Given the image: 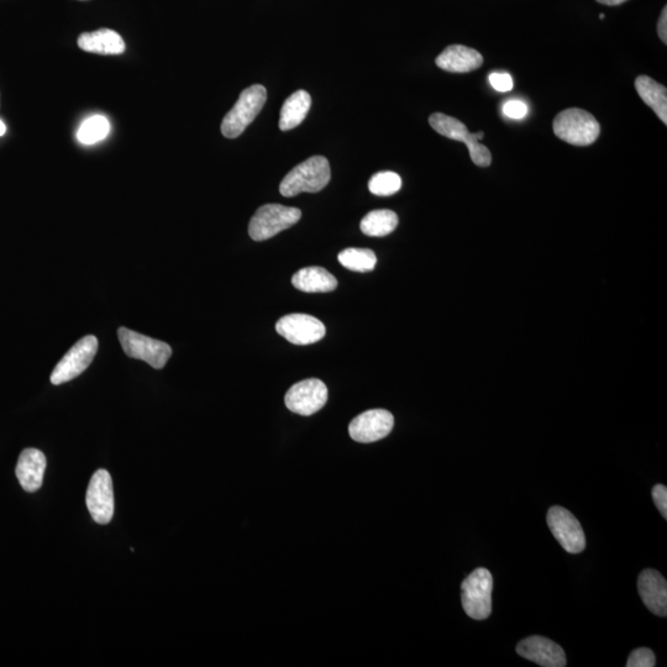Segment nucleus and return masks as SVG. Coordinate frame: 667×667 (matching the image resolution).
Here are the masks:
<instances>
[{"mask_svg": "<svg viewBox=\"0 0 667 667\" xmlns=\"http://www.w3.org/2000/svg\"><path fill=\"white\" fill-rule=\"evenodd\" d=\"M332 177L329 161L324 156H313L294 167L283 178L280 192L283 197H296L299 193H318L328 186Z\"/></svg>", "mask_w": 667, "mask_h": 667, "instance_id": "nucleus-1", "label": "nucleus"}, {"mask_svg": "<svg viewBox=\"0 0 667 667\" xmlns=\"http://www.w3.org/2000/svg\"><path fill=\"white\" fill-rule=\"evenodd\" d=\"M554 134L574 146H590L601 134V125L584 109L571 108L558 114L553 123Z\"/></svg>", "mask_w": 667, "mask_h": 667, "instance_id": "nucleus-2", "label": "nucleus"}, {"mask_svg": "<svg viewBox=\"0 0 667 667\" xmlns=\"http://www.w3.org/2000/svg\"><path fill=\"white\" fill-rule=\"evenodd\" d=\"M266 99L267 91L261 84H254L241 92L238 102L223 119L222 134L225 138H239L260 114Z\"/></svg>", "mask_w": 667, "mask_h": 667, "instance_id": "nucleus-3", "label": "nucleus"}, {"mask_svg": "<svg viewBox=\"0 0 667 667\" xmlns=\"http://www.w3.org/2000/svg\"><path fill=\"white\" fill-rule=\"evenodd\" d=\"M464 611L475 621H485L492 613L493 577L487 569H476L461 585Z\"/></svg>", "mask_w": 667, "mask_h": 667, "instance_id": "nucleus-4", "label": "nucleus"}, {"mask_svg": "<svg viewBox=\"0 0 667 667\" xmlns=\"http://www.w3.org/2000/svg\"><path fill=\"white\" fill-rule=\"evenodd\" d=\"M429 124L438 134L445 136V138L464 143L467 149H469L471 160L475 165L480 167L491 165V151L488 150V147L480 143V140L485 136V133H482V131L477 134H471L464 123L443 113L430 115Z\"/></svg>", "mask_w": 667, "mask_h": 667, "instance_id": "nucleus-5", "label": "nucleus"}, {"mask_svg": "<svg viewBox=\"0 0 667 667\" xmlns=\"http://www.w3.org/2000/svg\"><path fill=\"white\" fill-rule=\"evenodd\" d=\"M301 217V209L281 204H266L259 208L250 220V238L255 241L269 240L281 231L292 228Z\"/></svg>", "mask_w": 667, "mask_h": 667, "instance_id": "nucleus-6", "label": "nucleus"}, {"mask_svg": "<svg viewBox=\"0 0 667 667\" xmlns=\"http://www.w3.org/2000/svg\"><path fill=\"white\" fill-rule=\"evenodd\" d=\"M118 336L124 353L131 359L143 360L157 370L164 369L170 360L172 349L164 341L149 338L128 328H119Z\"/></svg>", "mask_w": 667, "mask_h": 667, "instance_id": "nucleus-7", "label": "nucleus"}, {"mask_svg": "<svg viewBox=\"0 0 667 667\" xmlns=\"http://www.w3.org/2000/svg\"><path fill=\"white\" fill-rule=\"evenodd\" d=\"M98 351V339L94 335L84 336L62 357L51 374L52 385L59 386L75 380L92 364Z\"/></svg>", "mask_w": 667, "mask_h": 667, "instance_id": "nucleus-8", "label": "nucleus"}, {"mask_svg": "<svg viewBox=\"0 0 667 667\" xmlns=\"http://www.w3.org/2000/svg\"><path fill=\"white\" fill-rule=\"evenodd\" d=\"M546 521L551 533L567 553L580 554L586 549L584 529L570 511L559 506L550 508Z\"/></svg>", "mask_w": 667, "mask_h": 667, "instance_id": "nucleus-9", "label": "nucleus"}, {"mask_svg": "<svg viewBox=\"0 0 667 667\" xmlns=\"http://www.w3.org/2000/svg\"><path fill=\"white\" fill-rule=\"evenodd\" d=\"M328 401V388L318 378L296 383L288 390L285 403L291 412L309 417L322 409Z\"/></svg>", "mask_w": 667, "mask_h": 667, "instance_id": "nucleus-10", "label": "nucleus"}, {"mask_svg": "<svg viewBox=\"0 0 667 667\" xmlns=\"http://www.w3.org/2000/svg\"><path fill=\"white\" fill-rule=\"evenodd\" d=\"M277 333L294 345H311L322 340L327 333L319 319L308 314H288L278 320Z\"/></svg>", "mask_w": 667, "mask_h": 667, "instance_id": "nucleus-11", "label": "nucleus"}, {"mask_svg": "<svg viewBox=\"0 0 667 667\" xmlns=\"http://www.w3.org/2000/svg\"><path fill=\"white\" fill-rule=\"evenodd\" d=\"M87 507L93 521L108 524L114 516V491L112 476L107 470H98L92 476L87 490Z\"/></svg>", "mask_w": 667, "mask_h": 667, "instance_id": "nucleus-12", "label": "nucleus"}, {"mask_svg": "<svg viewBox=\"0 0 667 667\" xmlns=\"http://www.w3.org/2000/svg\"><path fill=\"white\" fill-rule=\"evenodd\" d=\"M395 418L385 409H372L361 413L349 425L351 439L357 443L370 444L386 438L392 432Z\"/></svg>", "mask_w": 667, "mask_h": 667, "instance_id": "nucleus-13", "label": "nucleus"}, {"mask_svg": "<svg viewBox=\"0 0 667 667\" xmlns=\"http://www.w3.org/2000/svg\"><path fill=\"white\" fill-rule=\"evenodd\" d=\"M517 653L522 658L544 667H565L566 655L559 644L548 638L529 637L518 644Z\"/></svg>", "mask_w": 667, "mask_h": 667, "instance_id": "nucleus-14", "label": "nucleus"}, {"mask_svg": "<svg viewBox=\"0 0 667 667\" xmlns=\"http://www.w3.org/2000/svg\"><path fill=\"white\" fill-rule=\"evenodd\" d=\"M639 595L655 616H667V584L665 577L655 570H645L638 580Z\"/></svg>", "mask_w": 667, "mask_h": 667, "instance_id": "nucleus-15", "label": "nucleus"}, {"mask_svg": "<svg viewBox=\"0 0 667 667\" xmlns=\"http://www.w3.org/2000/svg\"><path fill=\"white\" fill-rule=\"evenodd\" d=\"M435 63L446 72L469 73L479 70L483 65V57L479 51L470 47L451 45L441 52Z\"/></svg>", "mask_w": 667, "mask_h": 667, "instance_id": "nucleus-16", "label": "nucleus"}, {"mask_svg": "<svg viewBox=\"0 0 667 667\" xmlns=\"http://www.w3.org/2000/svg\"><path fill=\"white\" fill-rule=\"evenodd\" d=\"M46 465L45 455L38 449H25L21 453L17 466V477L24 491L34 493L40 490L44 482Z\"/></svg>", "mask_w": 667, "mask_h": 667, "instance_id": "nucleus-17", "label": "nucleus"}, {"mask_svg": "<svg viewBox=\"0 0 667 667\" xmlns=\"http://www.w3.org/2000/svg\"><path fill=\"white\" fill-rule=\"evenodd\" d=\"M77 44L81 50L98 55H122L126 50L122 36L110 29L83 33L78 38Z\"/></svg>", "mask_w": 667, "mask_h": 667, "instance_id": "nucleus-18", "label": "nucleus"}, {"mask_svg": "<svg viewBox=\"0 0 667 667\" xmlns=\"http://www.w3.org/2000/svg\"><path fill=\"white\" fill-rule=\"evenodd\" d=\"M293 286L306 293H329L336 290L338 281L322 267H307L299 270L292 277Z\"/></svg>", "mask_w": 667, "mask_h": 667, "instance_id": "nucleus-19", "label": "nucleus"}, {"mask_svg": "<svg viewBox=\"0 0 667 667\" xmlns=\"http://www.w3.org/2000/svg\"><path fill=\"white\" fill-rule=\"evenodd\" d=\"M639 97L654 110L661 122L667 124V89L648 76H639L635 80Z\"/></svg>", "mask_w": 667, "mask_h": 667, "instance_id": "nucleus-20", "label": "nucleus"}, {"mask_svg": "<svg viewBox=\"0 0 667 667\" xmlns=\"http://www.w3.org/2000/svg\"><path fill=\"white\" fill-rule=\"evenodd\" d=\"M312 98L306 91H297L283 103L280 117V129L282 131L292 130L302 124L311 109Z\"/></svg>", "mask_w": 667, "mask_h": 667, "instance_id": "nucleus-21", "label": "nucleus"}, {"mask_svg": "<svg viewBox=\"0 0 667 667\" xmlns=\"http://www.w3.org/2000/svg\"><path fill=\"white\" fill-rule=\"evenodd\" d=\"M398 227V215L392 210H374L361 220V231L367 236L382 238L393 233Z\"/></svg>", "mask_w": 667, "mask_h": 667, "instance_id": "nucleus-22", "label": "nucleus"}, {"mask_svg": "<svg viewBox=\"0 0 667 667\" xmlns=\"http://www.w3.org/2000/svg\"><path fill=\"white\" fill-rule=\"evenodd\" d=\"M338 260L341 265L354 272H371L375 270L377 257L370 249H346L341 251Z\"/></svg>", "mask_w": 667, "mask_h": 667, "instance_id": "nucleus-23", "label": "nucleus"}, {"mask_svg": "<svg viewBox=\"0 0 667 667\" xmlns=\"http://www.w3.org/2000/svg\"><path fill=\"white\" fill-rule=\"evenodd\" d=\"M110 131L108 119L96 115L86 120L77 131V139L83 145H93L107 138Z\"/></svg>", "mask_w": 667, "mask_h": 667, "instance_id": "nucleus-24", "label": "nucleus"}, {"mask_svg": "<svg viewBox=\"0 0 667 667\" xmlns=\"http://www.w3.org/2000/svg\"><path fill=\"white\" fill-rule=\"evenodd\" d=\"M402 178L395 172L385 171L378 172L369 182V189L375 196L388 197L392 196L401 189Z\"/></svg>", "mask_w": 667, "mask_h": 667, "instance_id": "nucleus-25", "label": "nucleus"}, {"mask_svg": "<svg viewBox=\"0 0 667 667\" xmlns=\"http://www.w3.org/2000/svg\"><path fill=\"white\" fill-rule=\"evenodd\" d=\"M628 667H654L655 666V655L653 651H651L648 648H640L637 650H634L632 654H630L628 663Z\"/></svg>", "mask_w": 667, "mask_h": 667, "instance_id": "nucleus-26", "label": "nucleus"}, {"mask_svg": "<svg viewBox=\"0 0 667 667\" xmlns=\"http://www.w3.org/2000/svg\"><path fill=\"white\" fill-rule=\"evenodd\" d=\"M490 83L497 92L506 93L513 89V80L508 73H491Z\"/></svg>", "mask_w": 667, "mask_h": 667, "instance_id": "nucleus-27", "label": "nucleus"}, {"mask_svg": "<svg viewBox=\"0 0 667 667\" xmlns=\"http://www.w3.org/2000/svg\"><path fill=\"white\" fill-rule=\"evenodd\" d=\"M527 112V105L521 101H509L503 107V113L512 119H523Z\"/></svg>", "mask_w": 667, "mask_h": 667, "instance_id": "nucleus-28", "label": "nucleus"}, {"mask_svg": "<svg viewBox=\"0 0 667 667\" xmlns=\"http://www.w3.org/2000/svg\"><path fill=\"white\" fill-rule=\"evenodd\" d=\"M653 495V500L658 507L661 514H663L664 519H667V488L664 485H656L651 491Z\"/></svg>", "mask_w": 667, "mask_h": 667, "instance_id": "nucleus-29", "label": "nucleus"}, {"mask_svg": "<svg viewBox=\"0 0 667 667\" xmlns=\"http://www.w3.org/2000/svg\"><path fill=\"white\" fill-rule=\"evenodd\" d=\"M659 38L664 44H667V8L665 7L658 24Z\"/></svg>", "mask_w": 667, "mask_h": 667, "instance_id": "nucleus-30", "label": "nucleus"}, {"mask_svg": "<svg viewBox=\"0 0 667 667\" xmlns=\"http://www.w3.org/2000/svg\"><path fill=\"white\" fill-rule=\"evenodd\" d=\"M598 3L608 5V7H614V5H621L628 2V0H597Z\"/></svg>", "mask_w": 667, "mask_h": 667, "instance_id": "nucleus-31", "label": "nucleus"}, {"mask_svg": "<svg viewBox=\"0 0 667 667\" xmlns=\"http://www.w3.org/2000/svg\"><path fill=\"white\" fill-rule=\"evenodd\" d=\"M5 131H7V126L0 120V136H3L5 134Z\"/></svg>", "mask_w": 667, "mask_h": 667, "instance_id": "nucleus-32", "label": "nucleus"}, {"mask_svg": "<svg viewBox=\"0 0 667 667\" xmlns=\"http://www.w3.org/2000/svg\"><path fill=\"white\" fill-rule=\"evenodd\" d=\"M605 14H600V19H605Z\"/></svg>", "mask_w": 667, "mask_h": 667, "instance_id": "nucleus-33", "label": "nucleus"}]
</instances>
